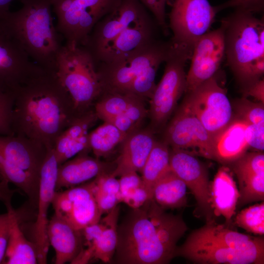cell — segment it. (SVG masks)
<instances>
[{"label":"cell","mask_w":264,"mask_h":264,"mask_svg":"<svg viewBox=\"0 0 264 264\" xmlns=\"http://www.w3.org/2000/svg\"><path fill=\"white\" fill-rule=\"evenodd\" d=\"M165 210L152 198L128 212L118 225L115 263L165 264L176 257L188 228L180 215Z\"/></svg>","instance_id":"1"},{"label":"cell","mask_w":264,"mask_h":264,"mask_svg":"<svg viewBox=\"0 0 264 264\" xmlns=\"http://www.w3.org/2000/svg\"><path fill=\"white\" fill-rule=\"evenodd\" d=\"M79 115L55 73L45 71L16 92L12 131L14 134L52 148L60 134Z\"/></svg>","instance_id":"2"},{"label":"cell","mask_w":264,"mask_h":264,"mask_svg":"<svg viewBox=\"0 0 264 264\" xmlns=\"http://www.w3.org/2000/svg\"><path fill=\"white\" fill-rule=\"evenodd\" d=\"M22 7L0 21L18 40L31 60L43 69L56 71L64 44L54 24L53 0H22Z\"/></svg>","instance_id":"3"},{"label":"cell","mask_w":264,"mask_h":264,"mask_svg":"<svg viewBox=\"0 0 264 264\" xmlns=\"http://www.w3.org/2000/svg\"><path fill=\"white\" fill-rule=\"evenodd\" d=\"M225 56L242 90L264 73V22L249 12L235 9L224 18Z\"/></svg>","instance_id":"4"},{"label":"cell","mask_w":264,"mask_h":264,"mask_svg":"<svg viewBox=\"0 0 264 264\" xmlns=\"http://www.w3.org/2000/svg\"><path fill=\"white\" fill-rule=\"evenodd\" d=\"M48 150L23 136L0 135V176L31 202L38 197L40 172Z\"/></svg>","instance_id":"5"},{"label":"cell","mask_w":264,"mask_h":264,"mask_svg":"<svg viewBox=\"0 0 264 264\" xmlns=\"http://www.w3.org/2000/svg\"><path fill=\"white\" fill-rule=\"evenodd\" d=\"M55 74L78 115L91 110L102 93L94 59L84 46L64 44L57 57Z\"/></svg>","instance_id":"6"},{"label":"cell","mask_w":264,"mask_h":264,"mask_svg":"<svg viewBox=\"0 0 264 264\" xmlns=\"http://www.w3.org/2000/svg\"><path fill=\"white\" fill-rule=\"evenodd\" d=\"M171 42L156 40L108 62L95 65L103 92L128 93L134 79L146 67L167 59Z\"/></svg>","instance_id":"7"},{"label":"cell","mask_w":264,"mask_h":264,"mask_svg":"<svg viewBox=\"0 0 264 264\" xmlns=\"http://www.w3.org/2000/svg\"><path fill=\"white\" fill-rule=\"evenodd\" d=\"M121 0H53L56 25L66 44L84 46L96 24L113 11Z\"/></svg>","instance_id":"8"},{"label":"cell","mask_w":264,"mask_h":264,"mask_svg":"<svg viewBox=\"0 0 264 264\" xmlns=\"http://www.w3.org/2000/svg\"><path fill=\"white\" fill-rule=\"evenodd\" d=\"M191 55L187 50L171 43L163 75L149 99V113L154 127L159 128L165 124L185 92V66Z\"/></svg>","instance_id":"9"},{"label":"cell","mask_w":264,"mask_h":264,"mask_svg":"<svg viewBox=\"0 0 264 264\" xmlns=\"http://www.w3.org/2000/svg\"><path fill=\"white\" fill-rule=\"evenodd\" d=\"M182 103L198 119L213 139L233 118L232 107L226 91L215 75L186 93Z\"/></svg>","instance_id":"10"},{"label":"cell","mask_w":264,"mask_h":264,"mask_svg":"<svg viewBox=\"0 0 264 264\" xmlns=\"http://www.w3.org/2000/svg\"><path fill=\"white\" fill-rule=\"evenodd\" d=\"M216 14L208 0H174L170 13L172 44L192 53L195 44L208 32Z\"/></svg>","instance_id":"11"},{"label":"cell","mask_w":264,"mask_h":264,"mask_svg":"<svg viewBox=\"0 0 264 264\" xmlns=\"http://www.w3.org/2000/svg\"><path fill=\"white\" fill-rule=\"evenodd\" d=\"M45 71L31 60L0 21V89L15 94L22 86Z\"/></svg>","instance_id":"12"},{"label":"cell","mask_w":264,"mask_h":264,"mask_svg":"<svg viewBox=\"0 0 264 264\" xmlns=\"http://www.w3.org/2000/svg\"><path fill=\"white\" fill-rule=\"evenodd\" d=\"M176 256L202 264L264 263V257L230 248L201 234L197 229L189 234L180 246H177Z\"/></svg>","instance_id":"13"},{"label":"cell","mask_w":264,"mask_h":264,"mask_svg":"<svg viewBox=\"0 0 264 264\" xmlns=\"http://www.w3.org/2000/svg\"><path fill=\"white\" fill-rule=\"evenodd\" d=\"M93 179L86 183L56 191L52 206L54 214L74 228L81 230L101 218L94 193Z\"/></svg>","instance_id":"14"},{"label":"cell","mask_w":264,"mask_h":264,"mask_svg":"<svg viewBox=\"0 0 264 264\" xmlns=\"http://www.w3.org/2000/svg\"><path fill=\"white\" fill-rule=\"evenodd\" d=\"M164 142L172 149L193 152L212 159L213 138L198 119L182 103L165 132Z\"/></svg>","instance_id":"15"},{"label":"cell","mask_w":264,"mask_h":264,"mask_svg":"<svg viewBox=\"0 0 264 264\" xmlns=\"http://www.w3.org/2000/svg\"><path fill=\"white\" fill-rule=\"evenodd\" d=\"M58 167L53 148H49L40 172L37 213L32 232L31 241L36 249L39 264H46L47 262L49 246L47 235L49 221L47 216L56 191Z\"/></svg>","instance_id":"16"},{"label":"cell","mask_w":264,"mask_h":264,"mask_svg":"<svg viewBox=\"0 0 264 264\" xmlns=\"http://www.w3.org/2000/svg\"><path fill=\"white\" fill-rule=\"evenodd\" d=\"M148 14L139 0H121L113 11L96 24L84 46L94 59L126 28Z\"/></svg>","instance_id":"17"},{"label":"cell","mask_w":264,"mask_h":264,"mask_svg":"<svg viewBox=\"0 0 264 264\" xmlns=\"http://www.w3.org/2000/svg\"><path fill=\"white\" fill-rule=\"evenodd\" d=\"M225 57L224 31L221 25L207 32L196 42L186 74L185 93L215 75Z\"/></svg>","instance_id":"18"},{"label":"cell","mask_w":264,"mask_h":264,"mask_svg":"<svg viewBox=\"0 0 264 264\" xmlns=\"http://www.w3.org/2000/svg\"><path fill=\"white\" fill-rule=\"evenodd\" d=\"M119 213L117 205L99 222L81 230L83 248L72 264H87L92 259L111 261L117 243Z\"/></svg>","instance_id":"19"},{"label":"cell","mask_w":264,"mask_h":264,"mask_svg":"<svg viewBox=\"0 0 264 264\" xmlns=\"http://www.w3.org/2000/svg\"><path fill=\"white\" fill-rule=\"evenodd\" d=\"M170 167L192 192L199 210L207 220H211L210 184L207 169L203 163L190 152L172 149Z\"/></svg>","instance_id":"20"},{"label":"cell","mask_w":264,"mask_h":264,"mask_svg":"<svg viewBox=\"0 0 264 264\" xmlns=\"http://www.w3.org/2000/svg\"><path fill=\"white\" fill-rule=\"evenodd\" d=\"M253 125L235 116L213 139L212 160L230 165L250 148Z\"/></svg>","instance_id":"21"},{"label":"cell","mask_w":264,"mask_h":264,"mask_svg":"<svg viewBox=\"0 0 264 264\" xmlns=\"http://www.w3.org/2000/svg\"><path fill=\"white\" fill-rule=\"evenodd\" d=\"M155 26L150 15L126 28L94 59L95 65L108 62L155 40Z\"/></svg>","instance_id":"22"},{"label":"cell","mask_w":264,"mask_h":264,"mask_svg":"<svg viewBox=\"0 0 264 264\" xmlns=\"http://www.w3.org/2000/svg\"><path fill=\"white\" fill-rule=\"evenodd\" d=\"M97 116L91 110L79 115L57 138L53 151L58 166L79 153L89 151L88 130Z\"/></svg>","instance_id":"23"},{"label":"cell","mask_w":264,"mask_h":264,"mask_svg":"<svg viewBox=\"0 0 264 264\" xmlns=\"http://www.w3.org/2000/svg\"><path fill=\"white\" fill-rule=\"evenodd\" d=\"M83 151L58 166L56 191L86 183L107 172L108 164Z\"/></svg>","instance_id":"24"},{"label":"cell","mask_w":264,"mask_h":264,"mask_svg":"<svg viewBox=\"0 0 264 264\" xmlns=\"http://www.w3.org/2000/svg\"><path fill=\"white\" fill-rule=\"evenodd\" d=\"M155 141L148 130L135 131L129 134L122 142L116 165L110 175L118 177L132 171L141 172Z\"/></svg>","instance_id":"25"},{"label":"cell","mask_w":264,"mask_h":264,"mask_svg":"<svg viewBox=\"0 0 264 264\" xmlns=\"http://www.w3.org/2000/svg\"><path fill=\"white\" fill-rule=\"evenodd\" d=\"M47 235L49 243L55 252L56 264L72 263L83 248L81 230L55 214L49 220Z\"/></svg>","instance_id":"26"},{"label":"cell","mask_w":264,"mask_h":264,"mask_svg":"<svg viewBox=\"0 0 264 264\" xmlns=\"http://www.w3.org/2000/svg\"><path fill=\"white\" fill-rule=\"evenodd\" d=\"M210 201L216 216H222L229 223L235 213L240 194L228 167L219 169L210 185Z\"/></svg>","instance_id":"27"},{"label":"cell","mask_w":264,"mask_h":264,"mask_svg":"<svg viewBox=\"0 0 264 264\" xmlns=\"http://www.w3.org/2000/svg\"><path fill=\"white\" fill-rule=\"evenodd\" d=\"M103 97L95 106L97 117L104 120L113 116L124 115L139 125L147 114L143 99L131 93L102 92Z\"/></svg>","instance_id":"28"},{"label":"cell","mask_w":264,"mask_h":264,"mask_svg":"<svg viewBox=\"0 0 264 264\" xmlns=\"http://www.w3.org/2000/svg\"><path fill=\"white\" fill-rule=\"evenodd\" d=\"M230 166L239 182L238 204L241 205L264 199V169L255 160L243 158Z\"/></svg>","instance_id":"29"},{"label":"cell","mask_w":264,"mask_h":264,"mask_svg":"<svg viewBox=\"0 0 264 264\" xmlns=\"http://www.w3.org/2000/svg\"><path fill=\"white\" fill-rule=\"evenodd\" d=\"M201 234L230 248L264 257V239L231 230L226 226L208 220L197 229Z\"/></svg>","instance_id":"30"},{"label":"cell","mask_w":264,"mask_h":264,"mask_svg":"<svg viewBox=\"0 0 264 264\" xmlns=\"http://www.w3.org/2000/svg\"><path fill=\"white\" fill-rule=\"evenodd\" d=\"M9 208L11 216L10 230L3 264H38L35 245L26 238L22 230L19 212L13 207L12 204Z\"/></svg>","instance_id":"31"},{"label":"cell","mask_w":264,"mask_h":264,"mask_svg":"<svg viewBox=\"0 0 264 264\" xmlns=\"http://www.w3.org/2000/svg\"><path fill=\"white\" fill-rule=\"evenodd\" d=\"M187 186L170 169L155 184L152 198L165 210L187 205Z\"/></svg>","instance_id":"32"},{"label":"cell","mask_w":264,"mask_h":264,"mask_svg":"<svg viewBox=\"0 0 264 264\" xmlns=\"http://www.w3.org/2000/svg\"><path fill=\"white\" fill-rule=\"evenodd\" d=\"M170 170L168 145L165 142L155 141L140 172L143 184L152 198L155 184Z\"/></svg>","instance_id":"33"},{"label":"cell","mask_w":264,"mask_h":264,"mask_svg":"<svg viewBox=\"0 0 264 264\" xmlns=\"http://www.w3.org/2000/svg\"><path fill=\"white\" fill-rule=\"evenodd\" d=\"M128 135L111 123L104 121L88 133L89 148L95 157L100 159L108 156Z\"/></svg>","instance_id":"34"},{"label":"cell","mask_w":264,"mask_h":264,"mask_svg":"<svg viewBox=\"0 0 264 264\" xmlns=\"http://www.w3.org/2000/svg\"><path fill=\"white\" fill-rule=\"evenodd\" d=\"M93 181L94 197L99 212L103 215L121 202L118 179L109 172L99 175Z\"/></svg>","instance_id":"35"},{"label":"cell","mask_w":264,"mask_h":264,"mask_svg":"<svg viewBox=\"0 0 264 264\" xmlns=\"http://www.w3.org/2000/svg\"><path fill=\"white\" fill-rule=\"evenodd\" d=\"M235 224L247 232L264 234V203L256 204L240 211L236 216Z\"/></svg>","instance_id":"36"},{"label":"cell","mask_w":264,"mask_h":264,"mask_svg":"<svg viewBox=\"0 0 264 264\" xmlns=\"http://www.w3.org/2000/svg\"><path fill=\"white\" fill-rule=\"evenodd\" d=\"M232 107L233 115L248 123L264 126V104L253 102L242 97L233 101Z\"/></svg>","instance_id":"37"},{"label":"cell","mask_w":264,"mask_h":264,"mask_svg":"<svg viewBox=\"0 0 264 264\" xmlns=\"http://www.w3.org/2000/svg\"><path fill=\"white\" fill-rule=\"evenodd\" d=\"M161 63L155 62L143 70L133 81L128 93L134 94L143 100L149 99L156 87L155 76Z\"/></svg>","instance_id":"38"},{"label":"cell","mask_w":264,"mask_h":264,"mask_svg":"<svg viewBox=\"0 0 264 264\" xmlns=\"http://www.w3.org/2000/svg\"><path fill=\"white\" fill-rule=\"evenodd\" d=\"M15 94L0 89V135L14 134L12 114Z\"/></svg>","instance_id":"39"},{"label":"cell","mask_w":264,"mask_h":264,"mask_svg":"<svg viewBox=\"0 0 264 264\" xmlns=\"http://www.w3.org/2000/svg\"><path fill=\"white\" fill-rule=\"evenodd\" d=\"M119 194L121 202L143 184L141 177L137 172L132 171L119 176Z\"/></svg>","instance_id":"40"},{"label":"cell","mask_w":264,"mask_h":264,"mask_svg":"<svg viewBox=\"0 0 264 264\" xmlns=\"http://www.w3.org/2000/svg\"><path fill=\"white\" fill-rule=\"evenodd\" d=\"M264 0H228L219 5L214 6L216 13L228 8L243 10L254 14L264 9Z\"/></svg>","instance_id":"41"},{"label":"cell","mask_w":264,"mask_h":264,"mask_svg":"<svg viewBox=\"0 0 264 264\" xmlns=\"http://www.w3.org/2000/svg\"><path fill=\"white\" fill-rule=\"evenodd\" d=\"M5 205L6 212L0 214V264H3L8 244L11 225V212L9 205Z\"/></svg>","instance_id":"42"},{"label":"cell","mask_w":264,"mask_h":264,"mask_svg":"<svg viewBox=\"0 0 264 264\" xmlns=\"http://www.w3.org/2000/svg\"><path fill=\"white\" fill-rule=\"evenodd\" d=\"M154 15L156 23L163 29L166 27L165 7L167 0H139Z\"/></svg>","instance_id":"43"},{"label":"cell","mask_w":264,"mask_h":264,"mask_svg":"<svg viewBox=\"0 0 264 264\" xmlns=\"http://www.w3.org/2000/svg\"><path fill=\"white\" fill-rule=\"evenodd\" d=\"M243 97L254 98L257 102L264 104V78L254 82L245 88L241 90Z\"/></svg>","instance_id":"44"},{"label":"cell","mask_w":264,"mask_h":264,"mask_svg":"<svg viewBox=\"0 0 264 264\" xmlns=\"http://www.w3.org/2000/svg\"><path fill=\"white\" fill-rule=\"evenodd\" d=\"M16 191V190L11 189L9 183L0 176V201L4 205L11 202Z\"/></svg>","instance_id":"45"},{"label":"cell","mask_w":264,"mask_h":264,"mask_svg":"<svg viewBox=\"0 0 264 264\" xmlns=\"http://www.w3.org/2000/svg\"><path fill=\"white\" fill-rule=\"evenodd\" d=\"M15 0H0V20L3 19L10 11L11 3Z\"/></svg>","instance_id":"46"}]
</instances>
